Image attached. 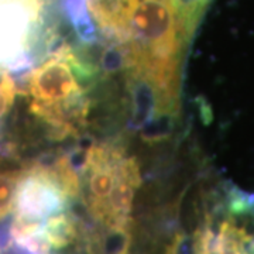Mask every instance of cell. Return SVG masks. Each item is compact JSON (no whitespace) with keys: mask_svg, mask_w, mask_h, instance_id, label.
Returning <instances> with one entry per match:
<instances>
[{"mask_svg":"<svg viewBox=\"0 0 254 254\" xmlns=\"http://www.w3.org/2000/svg\"><path fill=\"white\" fill-rule=\"evenodd\" d=\"M99 34L120 44L127 75L147 81L180 110V72L190 41L173 0H86Z\"/></svg>","mask_w":254,"mask_h":254,"instance_id":"1","label":"cell"},{"mask_svg":"<svg viewBox=\"0 0 254 254\" xmlns=\"http://www.w3.org/2000/svg\"><path fill=\"white\" fill-rule=\"evenodd\" d=\"M95 68L68 44H61L27 75L30 110L55 140L78 136L85 126L89 100L82 82H92Z\"/></svg>","mask_w":254,"mask_h":254,"instance_id":"2","label":"cell"},{"mask_svg":"<svg viewBox=\"0 0 254 254\" xmlns=\"http://www.w3.org/2000/svg\"><path fill=\"white\" fill-rule=\"evenodd\" d=\"M44 6L46 0H0V69H31L30 50L44 33Z\"/></svg>","mask_w":254,"mask_h":254,"instance_id":"3","label":"cell"},{"mask_svg":"<svg viewBox=\"0 0 254 254\" xmlns=\"http://www.w3.org/2000/svg\"><path fill=\"white\" fill-rule=\"evenodd\" d=\"M61 188L47 173L44 165L33 164L21 173L14 196V210L18 218L44 220L51 215L64 212L68 203Z\"/></svg>","mask_w":254,"mask_h":254,"instance_id":"4","label":"cell"},{"mask_svg":"<svg viewBox=\"0 0 254 254\" xmlns=\"http://www.w3.org/2000/svg\"><path fill=\"white\" fill-rule=\"evenodd\" d=\"M229 215L209 218L195 232L192 254H254V230L239 220V210L227 203Z\"/></svg>","mask_w":254,"mask_h":254,"instance_id":"5","label":"cell"},{"mask_svg":"<svg viewBox=\"0 0 254 254\" xmlns=\"http://www.w3.org/2000/svg\"><path fill=\"white\" fill-rule=\"evenodd\" d=\"M43 233L53 250H61L79 239V223L64 210L43 220Z\"/></svg>","mask_w":254,"mask_h":254,"instance_id":"6","label":"cell"},{"mask_svg":"<svg viewBox=\"0 0 254 254\" xmlns=\"http://www.w3.org/2000/svg\"><path fill=\"white\" fill-rule=\"evenodd\" d=\"M61 11L81 43L92 46L99 40L100 34L89 14L86 0H61Z\"/></svg>","mask_w":254,"mask_h":254,"instance_id":"7","label":"cell"},{"mask_svg":"<svg viewBox=\"0 0 254 254\" xmlns=\"http://www.w3.org/2000/svg\"><path fill=\"white\" fill-rule=\"evenodd\" d=\"M44 165L47 173L61 188L68 199H75L81 195V178L75 168L72 157L61 154L50 161H40Z\"/></svg>","mask_w":254,"mask_h":254,"instance_id":"8","label":"cell"},{"mask_svg":"<svg viewBox=\"0 0 254 254\" xmlns=\"http://www.w3.org/2000/svg\"><path fill=\"white\" fill-rule=\"evenodd\" d=\"M21 173L7 171L0 173V220L7 218L14 206V196Z\"/></svg>","mask_w":254,"mask_h":254,"instance_id":"9","label":"cell"},{"mask_svg":"<svg viewBox=\"0 0 254 254\" xmlns=\"http://www.w3.org/2000/svg\"><path fill=\"white\" fill-rule=\"evenodd\" d=\"M16 83L13 81L9 71L1 69L0 72V118L4 116L11 108L16 98Z\"/></svg>","mask_w":254,"mask_h":254,"instance_id":"10","label":"cell"}]
</instances>
